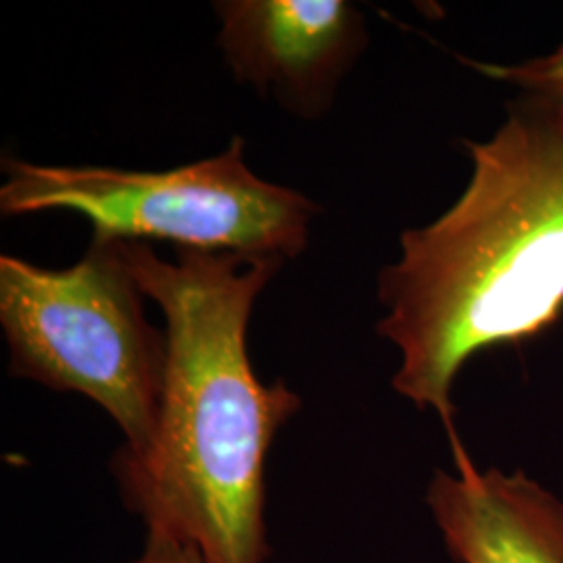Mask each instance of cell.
<instances>
[{
  "mask_svg": "<svg viewBox=\"0 0 563 563\" xmlns=\"http://www.w3.org/2000/svg\"><path fill=\"white\" fill-rule=\"evenodd\" d=\"M132 563H205L201 551L192 544L148 532L141 560Z\"/></svg>",
  "mask_w": 563,
  "mask_h": 563,
  "instance_id": "8",
  "label": "cell"
},
{
  "mask_svg": "<svg viewBox=\"0 0 563 563\" xmlns=\"http://www.w3.org/2000/svg\"><path fill=\"white\" fill-rule=\"evenodd\" d=\"M234 136L216 157L165 172L99 165L2 162V216L74 211L95 225L92 236L165 241L176 249L297 260L322 209L301 195L260 178Z\"/></svg>",
  "mask_w": 563,
  "mask_h": 563,
  "instance_id": "4",
  "label": "cell"
},
{
  "mask_svg": "<svg viewBox=\"0 0 563 563\" xmlns=\"http://www.w3.org/2000/svg\"><path fill=\"white\" fill-rule=\"evenodd\" d=\"M142 299L111 239L92 236L65 269L0 257L9 372L101 405L132 455L155 443L167 369V334L146 320Z\"/></svg>",
  "mask_w": 563,
  "mask_h": 563,
  "instance_id": "3",
  "label": "cell"
},
{
  "mask_svg": "<svg viewBox=\"0 0 563 563\" xmlns=\"http://www.w3.org/2000/svg\"><path fill=\"white\" fill-rule=\"evenodd\" d=\"M218 46L234 78L301 120L323 118L367 44L346 0H220Z\"/></svg>",
  "mask_w": 563,
  "mask_h": 563,
  "instance_id": "5",
  "label": "cell"
},
{
  "mask_svg": "<svg viewBox=\"0 0 563 563\" xmlns=\"http://www.w3.org/2000/svg\"><path fill=\"white\" fill-rule=\"evenodd\" d=\"M115 244L167 323L155 443L111 462L123 501L148 532L197 547L205 563H265V457L301 397L257 378L246 332L284 262L192 249L167 262L148 242Z\"/></svg>",
  "mask_w": 563,
  "mask_h": 563,
  "instance_id": "1",
  "label": "cell"
},
{
  "mask_svg": "<svg viewBox=\"0 0 563 563\" xmlns=\"http://www.w3.org/2000/svg\"><path fill=\"white\" fill-rule=\"evenodd\" d=\"M495 80L509 81L522 86L528 95L549 97L563 101V44L549 57L532 59L520 65H474Z\"/></svg>",
  "mask_w": 563,
  "mask_h": 563,
  "instance_id": "7",
  "label": "cell"
},
{
  "mask_svg": "<svg viewBox=\"0 0 563 563\" xmlns=\"http://www.w3.org/2000/svg\"><path fill=\"white\" fill-rule=\"evenodd\" d=\"M457 476L437 474L428 505L457 563H563V505L523 474L478 472L449 432Z\"/></svg>",
  "mask_w": 563,
  "mask_h": 563,
  "instance_id": "6",
  "label": "cell"
},
{
  "mask_svg": "<svg viewBox=\"0 0 563 563\" xmlns=\"http://www.w3.org/2000/svg\"><path fill=\"white\" fill-rule=\"evenodd\" d=\"M472 176L434 222L405 230L378 276V334L401 351L393 386L453 426L451 386L486 349L563 316V101L526 95L490 141H463Z\"/></svg>",
  "mask_w": 563,
  "mask_h": 563,
  "instance_id": "2",
  "label": "cell"
}]
</instances>
